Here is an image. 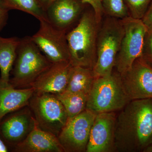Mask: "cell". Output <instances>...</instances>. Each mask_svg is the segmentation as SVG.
Listing matches in <instances>:
<instances>
[{"label": "cell", "mask_w": 152, "mask_h": 152, "mask_svg": "<svg viewBox=\"0 0 152 152\" xmlns=\"http://www.w3.org/2000/svg\"><path fill=\"white\" fill-rule=\"evenodd\" d=\"M152 143V99L131 101L116 115L115 152H144Z\"/></svg>", "instance_id": "6da1fadb"}, {"label": "cell", "mask_w": 152, "mask_h": 152, "mask_svg": "<svg viewBox=\"0 0 152 152\" xmlns=\"http://www.w3.org/2000/svg\"><path fill=\"white\" fill-rule=\"evenodd\" d=\"M99 24L94 11L85 10L77 24L66 34L69 61L72 66L93 69L97 61Z\"/></svg>", "instance_id": "7a4b0ae2"}, {"label": "cell", "mask_w": 152, "mask_h": 152, "mask_svg": "<svg viewBox=\"0 0 152 152\" xmlns=\"http://www.w3.org/2000/svg\"><path fill=\"white\" fill-rule=\"evenodd\" d=\"M52 64L33 42L31 37L20 39L9 83L17 88H30Z\"/></svg>", "instance_id": "3957f363"}, {"label": "cell", "mask_w": 152, "mask_h": 152, "mask_svg": "<svg viewBox=\"0 0 152 152\" xmlns=\"http://www.w3.org/2000/svg\"><path fill=\"white\" fill-rule=\"evenodd\" d=\"M130 101L123 87L120 74L113 72L95 79L86 109L96 114L115 112L121 110Z\"/></svg>", "instance_id": "277c9868"}, {"label": "cell", "mask_w": 152, "mask_h": 152, "mask_svg": "<svg viewBox=\"0 0 152 152\" xmlns=\"http://www.w3.org/2000/svg\"><path fill=\"white\" fill-rule=\"evenodd\" d=\"M124 34L122 20L108 16L99 29L97 61L93 69L96 77L110 75Z\"/></svg>", "instance_id": "5b68a950"}, {"label": "cell", "mask_w": 152, "mask_h": 152, "mask_svg": "<svg viewBox=\"0 0 152 152\" xmlns=\"http://www.w3.org/2000/svg\"><path fill=\"white\" fill-rule=\"evenodd\" d=\"M28 105L38 126L57 137L68 120L66 112L53 94L34 93Z\"/></svg>", "instance_id": "8992f818"}, {"label": "cell", "mask_w": 152, "mask_h": 152, "mask_svg": "<svg viewBox=\"0 0 152 152\" xmlns=\"http://www.w3.org/2000/svg\"><path fill=\"white\" fill-rule=\"evenodd\" d=\"M124 34L116 58L115 68L120 75L128 70L134 61L141 57L148 28L141 19L130 16L122 19Z\"/></svg>", "instance_id": "52a82bcc"}, {"label": "cell", "mask_w": 152, "mask_h": 152, "mask_svg": "<svg viewBox=\"0 0 152 152\" xmlns=\"http://www.w3.org/2000/svg\"><path fill=\"white\" fill-rule=\"evenodd\" d=\"M96 114L86 109L68 119L58 138L64 152H86L91 128Z\"/></svg>", "instance_id": "ba28073f"}, {"label": "cell", "mask_w": 152, "mask_h": 152, "mask_svg": "<svg viewBox=\"0 0 152 152\" xmlns=\"http://www.w3.org/2000/svg\"><path fill=\"white\" fill-rule=\"evenodd\" d=\"M39 21V30L31 37L33 42L52 63L69 61L67 34L57 29L47 20Z\"/></svg>", "instance_id": "9c48e42d"}, {"label": "cell", "mask_w": 152, "mask_h": 152, "mask_svg": "<svg viewBox=\"0 0 152 152\" xmlns=\"http://www.w3.org/2000/svg\"><path fill=\"white\" fill-rule=\"evenodd\" d=\"M123 87L131 101L152 99V66L142 57L120 75Z\"/></svg>", "instance_id": "30bf717a"}, {"label": "cell", "mask_w": 152, "mask_h": 152, "mask_svg": "<svg viewBox=\"0 0 152 152\" xmlns=\"http://www.w3.org/2000/svg\"><path fill=\"white\" fill-rule=\"evenodd\" d=\"M115 112L96 114L91 128L86 152H115Z\"/></svg>", "instance_id": "8fae6325"}, {"label": "cell", "mask_w": 152, "mask_h": 152, "mask_svg": "<svg viewBox=\"0 0 152 152\" xmlns=\"http://www.w3.org/2000/svg\"><path fill=\"white\" fill-rule=\"evenodd\" d=\"M81 0H55L46 10L47 19L57 29L67 34L85 11Z\"/></svg>", "instance_id": "7c38bea8"}, {"label": "cell", "mask_w": 152, "mask_h": 152, "mask_svg": "<svg viewBox=\"0 0 152 152\" xmlns=\"http://www.w3.org/2000/svg\"><path fill=\"white\" fill-rule=\"evenodd\" d=\"M72 66L69 61L52 63L30 87L36 93L56 94L64 91L67 86Z\"/></svg>", "instance_id": "4fadbf2b"}, {"label": "cell", "mask_w": 152, "mask_h": 152, "mask_svg": "<svg viewBox=\"0 0 152 152\" xmlns=\"http://www.w3.org/2000/svg\"><path fill=\"white\" fill-rule=\"evenodd\" d=\"M35 124L29 111L18 112L0 121V135L5 142L14 146L24 140Z\"/></svg>", "instance_id": "5bb4252c"}, {"label": "cell", "mask_w": 152, "mask_h": 152, "mask_svg": "<svg viewBox=\"0 0 152 152\" xmlns=\"http://www.w3.org/2000/svg\"><path fill=\"white\" fill-rule=\"evenodd\" d=\"M17 152H64L58 137L35 125L24 140L14 146Z\"/></svg>", "instance_id": "9a60e30c"}, {"label": "cell", "mask_w": 152, "mask_h": 152, "mask_svg": "<svg viewBox=\"0 0 152 152\" xmlns=\"http://www.w3.org/2000/svg\"><path fill=\"white\" fill-rule=\"evenodd\" d=\"M34 93L31 87L17 88L0 80V121L8 114L28 105Z\"/></svg>", "instance_id": "2e32d148"}, {"label": "cell", "mask_w": 152, "mask_h": 152, "mask_svg": "<svg viewBox=\"0 0 152 152\" xmlns=\"http://www.w3.org/2000/svg\"><path fill=\"white\" fill-rule=\"evenodd\" d=\"M20 41L17 37L4 38L0 36V80L3 83L10 82Z\"/></svg>", "instance_id": "e0dca14e"}, {"label": "cell", "mask_w": 152, "mask_h": 152, "mask_svg": "<svg viewBox=\"0 0 152 152\" xmlns=\"http://www.w3.org/2000/svg\"><path fill=\"white\" fill-rule=\"evenodd\" d=\"M96 78L92 69L72 66L65 91L88 96Z\"/></svg>", "instance_id": "ac0fdd59"}, {"label": "cell", "mask_w": 152, "mask_h": 152, "mask_svg": "<svg viewBox=\"0 0 152 152\" xmlns=\"http://www.w3.org/2000/svg\"><path fill=\"white\" fill-rule=\"evenodd\" d=\"M54 95L64 106L68 119L76 116L86 108L88 95L66 91Z\"/></svg>", "instance_id": "d6986e66"}, {"label": "cell", "mask_w": 152, "mask_h": 152, "mask_svg": "<svg viewBox=\"0 0 152 152\" xmlns=\"http://www.w3.org/2000/svg\"><path fill=\"white\" fill-rule=\"evenodd\" d=\"M0 2L9 11L18 10L31 15L39 20H48L46 12L39 0H0Z\"/></svg>", "instance_id": "ffe728a7"}, {"label": "cell", "mask_w": 152, "mask_h": 152, "mask_svg": "<svg viewBox=\"0 0 152 152\" xmlns=\"http://www.w3.org/2000/svg\"><path fill=\"white\" fill-rule=\"evenodd\" d=\"M104 13L119 19L129 16L124 0H102Z\"/></svg>", "instance_id": "44dd1931"}, {"label": "cell", "mask_w": 152, "mask_h": 152, "mask_svg": "<svg viewBox=\"0 0 152 152\" xmlns=\"http://www.w3.org/2000/svg\"><path fill=\"white\" fill-rule=\"evenodd\" d=\"M152 0H124L129 16L135 19H141Z\"/></svg>", "instance_id": "7402d4cb"}, {"label": "cell", "mask_w": 152, "mask_h": 152, "mask_svg": "<svg viewBox=\"0 0 152 152\" xmlns=\"http://www.w3.org/2000/svg\"><path fill=\"white\" fill-rule=\"evenodd\" d=\"M54 1L55 0H39L45 11L48 6ZM81 1L83 2L90 5L92 7L96 20L98 23H100L103 15L104 14L102 0H81Z\"/></svg>", "instance_id": "603a6c76"}, {"label": "cell", "mask_w": 152, "mask_h": 152, "mask_svg": "<svg viewBox=\"0 0 152 152\" xmlns=\"http://www.w3.org/2000/svg\"><path fill=\"white\" fill-rule=\"evenodd\" d=\"M141 57L152 66V28H148L145 36Z\"/></svg>", "instance_id": "cb8c5ba5"}, {"label": "cell", "mask_w": 152, "mask_h": 152, "mask_svg": "<svg viewBox=\"0 0 152 152\" xmlns=\"http://www.w3.org/2000/svg\"><path fill=\"white\" fill-rule=\"evenodd\" d=\"M9 12L0 2V31L7 25L8 19Z\"/></svg>", "instance_id": "d4e9b609"}, {"label": "cell", "mask_w": 152, "mask_h": 152, "mask_svg": "<svg viewBox=\"0 0 152 152\" xmlns=\"http://www.w3.org/2000/svg\"><path fill=\"white\" fill-rule=\"evenodd\" d=\"M141 20L148 28H152V1Z\"/></svg>", "instance_id": "484cf974"}, {"label": "cell", "mask_w": 152, "mask_h": 152, "mask_svg": "<svg viewBox=\"0 0 152 152\" xmlns=\"http://www.w3.org/2000/svg\"><path fill=\"white\" fill-rule=\"evenodd\" d=\"M9 149L4 142L0 137V152H8Z\"/></svg>", "instance_id": "4316f807"}, {"label": "cell", "mask_w": 152, "mask_h": 152, "mask_svg": "<svg viewBox=\"0 0 152 152\" xmlns=\"http://www.w3.org/2000/svg\"><path fill=\"white\" fill-rule=\"evenodd\" d=\"M144 152H152V143L147 147Z\"/></svg>", "instance_id": "83f0119b"}]
</instances>
